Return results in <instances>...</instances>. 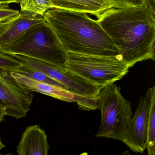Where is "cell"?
<instances>
[{
  "label": "cell",
  "instance_id": "cell-1",
  "mask_svg": "<svg viewBox=\"0 0 155 155\" xmlns=\"http://www.w3.org/2000/svg\"><path fill=\"white\" fill-rule=\"evenodd\" d=\"M155 15L142 6L112 8L98 18L130 68L139 61H155Z\"/></svg>",
  "mask_w": 155,
  "mask_h": 155
},
{
  "label": "cell",
  "instance_id": "cell-2",
  "mask_svg": "<svg viewBox=\"0 0 155 155\" xmlns=\"http://www.w3.org/2000/svg\"><path fill=\"white\" fill-rule=\"evenodd\" d=\"M43 18L67 52L97 56L120 55L117 47L97 21L87 13L54 8Z\"/></svg>",
  "mask_w": 155,
  "mask_h": 155
},
{
  "label": "cell",
  "instance_id": "cell-3",
  "mask_svg": "<svg viewBox=\"0 0 155 155\" xmlns=\"http://www.w3.org/2000/svg\"><path fill=\"white\" fill-rule=\"evenodd\" d=\"M0 51L8 55L18 54L34 58L51 64L60 71H67V52L44 19Z\"/></svg>",
  "mask_w": 155,
  "mask_h": 155
},
{
  "label": "cell",
  "instance_id": "cell-4",
  "mask_svg": "<svg viewBox=\"0 0 155 155\" xmlns=\"http://www.w3.org/2000/svg\"><path fill=\"white\" fill-rule=\"evenodd\" d=\"M67 69L102 87L120 80L128 72L129 66L120 55H87L68 51Z\"/></svg>",
  "mask_w": 155,
  "mask_h": 155
},
{
  "label": "cell",
  "instance_id": "cell-5",
  "mask_svg": "<svg viewBox=\"0 0 155 155\" xmlns=\"http://www.w3.org/2000/svg\"><path fill=\"white\" fill-rule=\"evenodd\" d=\"M101 123L97 137L110 138L124 142L133 117L130 102L121 95L120 88L112 83L100 92Z\"/></svg>",
  "mask_w": 155,
  "mask_h": 155
},
{
  "label": "cell",
  "instance_id": "cell-6",
  "mask_svg": "<svg viewBox=\"0 0 155 155\" xmlns=\"http://www.w3.org/2000/svg\"><path fill=\"white\" fill-rule=\"evenodd\" d=\"M34 95L26 91L11 72L0 71V105L6 116L17 119L24 117L29 111Z\"/></svg>",
  "mask_w": 155,
  "mask_h": 155
},
{
  "label": "cell",
  "instance_id": "cell-7",
  "mask_svg": "<svg viewBox=\"0 0 155 155\" xmlns=\"http://www.w3.org/2000/svg\"><path fill=\"white\" fill-rule=\"evenodd\" d=\"M155 87L150 88L140 99L137 108L130 120L126 140L123 143L136 153H143L147 149L149 115Z\"/></svg>",
  "mask_w": 155,
  "mask_h": 155
},
{
  "label": "cell",
  "instance_id": "cell-8",
  "mask_svg": "<svg viewBox=\"0 0 155 155\" xmlns=\"http://www.w3.org/2000/svg\"><path fill=\"white\" fill-rule=\"evenodd\" d=\"M11 74L27 91L39 92L67 102H77L81 110H92L96 107V100L83 97L61 87L37 81L14 71Z\"/></svg>",
  "mask_w": 155,
  "mask_h": 155
},
{
  "label": "cell",
  "instance_id": "cell-9",
  "mask_svg": "<svg viewBox=\"0 0 155 155\" xmlns=\"http://www.w3.org/2000/svg\"><path fill=\"white\" fill-rule=\"evenodd\" d=\"M47 76L64 85L73 94L91 99H99L100 92L103 87L98 86L83 77L67 70L60 71L54 67L48 66L45 69Z\"/></svg>",
  "mask_w": 155,
  "mask_h": 155
},
{
  "label": "cell",
  "instance_id": "cell-10",
  "mask_svg": "<svg viewBox=\"0 0 155 155\" xmlns=\"http://www.w3.org/2000/svg\"><path fill=\"white\" fill-rule=\"evenodd\" d=\"M43 19L42 16L20 12L16 17L0 23V50L12 44L29 28Z\"/></svg>",
  "mask_w": 155,
  "mask_h": 155
},
{
  "label": "cell",
  "instance_id": "cell-11",
  "mask_svg": "<svg viewBox=\"0 0 155 155\" xmlns=\"http://www.w3.org/2000/svg\"><path fill=\"white\" fill-rule=\"evenodd\" d=\"M50 146L45 130L39 125L25 130L17 147L19 155H48Z\"/></svg>",
  "mask_w": 155,
  "mask_h": 155
},
{
  "label": "cell",
  "instance_id": "cell-12",
  "mask_svg": "<svg viewBox=\"0 0 155 155\" xmlns=\"http://www.w3.org/2000/svg\"><path fill=\"white\" fill-rule=\"evenodd\" d=\"M54 8L89 13L99 18L107 10L114 8L111 0H51Z\"/></svg>",
  "mask_w": 155,
  "mask_h": 155
},
{
  "label": "cell",
  "instance_id": "cell-13",
  "mask_svg": "<svg viewBox=\"0 0 155 155\" xmlns=\"http://www.w3.org/2000/svg\"><path fill=\"white\" fill-rule=\"evenodd\" d=\"M19 4L21 12L36 16L43 17L47 11L54 8L51 0H21Z\"/></svg>",
  "mask_w": 155,
  "mask_h": 155
},
{
  "label": "cell",
  "instance_id": "cell-14",
  "mask_svg": "<svg viewBox=\"0 0 155 155\" xmlns=\"http://www.w3.org/2000/svg\"><path fill=\"white\" fill-rule=\"evenodd\" d=\"M13 71L27 76L34 80L56 85L68 90L64 85L58 81L50 78L42 71L26 64L21 63V65Z\"/></svg>",
  "mask_w": 155,
  "mask_h": 155
},
{
  "label": "cell",
  "instance_id": "cell-15",
  "mask_svg": "<svg viewBox=\"0 0 155 155\" xmlns=\"http://www.w3.org/2000/svg\"><path fill=\"white\" fill-rule=\"evenodd\" d=\"M147 149L149 155L155 154V92L153 94L149 115Z\"/></svg>",
  "mask_w": 155,
  "mask_h": 155
},
{
  "label": "cell",
  "instance_id": "cell-16",
  "mask_svg": "<svg viewBox=\"0 0 155 155\" xmlns=\"http://www.w3.org/2000/svg\"><path fill=\"white\" fill-rule=\"evenodd\" d=\"M21 65V62L13 56L0 51V71L12 72Z\"/></svg>",
  "mask_w": 155,
  "mask_h": 155
},
{
  "label": "cell",
  "instance_id": "cell-17",
  "mask_svg": "<svg viewBox=\"0 0 155 155\" xmlns=\"http://www.w3.org/2000/svg\"><path fill=\"white\" fill-rule=\"evenodd\" d=\"M9 3H0V23L14 18L20 13L18 10L10 8Z\"/></svg>",
  "mask_w": 155,
  "mask_h": 155
},
{
  "label": "cell",
  "instance_id": "cell-18",
  "mask_svg": "<svg viewBox=\"0 0 155 155\" xmlns=\"http://www.w3.org/2000/svg\"><path fill=\"white\" fill-rule=\"evenodd\" d=\"M114 8H123L125 7H139L144 6V0H111Z\"/></svg>",
  "mask_w": 155,
  "mask_h": 155
},
{
  "label": "cell",
  "instance_id": "cell-19",
  "mask_svg": "<svg viewBox=\"0 0 155 155\" xmlns=\"http://www.w3.org/2000/svg\"><path fill=\"white\" fill-rule=\"evenodd\" d=\"M144 6L155 14V0H144Z\"/></svg>",
  "mask_w": 155,
  "mask_h": 155
},
{
  "label": "cell",
  "instance_id": "cell-20",
  "mask_svg": "<svg viewBox=\"0 0 155 155\" xmlns=\"http://www.w3.org/2000/svg\"><path fill=\"white\" fill-rule=\"evenodd\" d=\"M6 116V112L4 109L0 105V123L3 120L4 117Z\"/></svg>",
  "mask_w": 155,
  "mask_h": 155
},
{
  "label": "cell",
  "instance_id": "cell-21",
  "mask_svg": "<svg viewBox=\"0 0 155 155\" xmlns=\"http://www.w3.org/2000/svg\"><path fill=\"white\" fill-rule=\"evenodd\" d=\"M21 0H0V3H16L20 4Z\"/></svg>",
  "mask_w": 155,
  "mask_h": 155
},
{
  "label": "cell",
  "instance_id": "cell-22",
  "mask_svg": "<svg viewBox=\"0 0 155 155\" xmlns=\"http://www.w3.org/2000/svg\"><path fill=\"white\" fill-rule=\"evenodd\" d=\"M5 147V145L3 144L2 141L1 139V138H0V150H1L3 148Z\"/></svg>",
  "mask_w": 155,
  "mask_h": 155
}]
</instances>
